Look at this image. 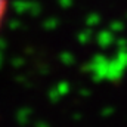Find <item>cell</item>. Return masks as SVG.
<instances>
[{"mask_svg":"<svg viewBox=\"0 0 127 127\" xmlns=\"http://www.w3.org/2000/svg\"><path fill=\"white\" fill-rule=\"evenodd\" d=\"M7 12H9V0H0V32L3 30L4 22H6Z\"/></svg>","mask_w":127,"mask_h":127,"instance_id":"cell-1","label":"cell"}]
</instances>
